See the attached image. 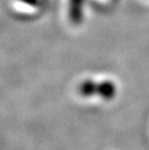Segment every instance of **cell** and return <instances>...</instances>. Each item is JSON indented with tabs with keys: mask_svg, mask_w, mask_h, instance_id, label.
<instances>
[{
	"mask_svg": "<svg viewBox=\"0 0 149 150\" xmlns=\"http://www.w3.org/2000/svg\"><path fill=\"white\" fill-rule=\"evenodd\" d=\"M84 0H69V18L74 24H80L83 20Z\"/></svg>",
	"mask_w": 149,
	"mask_h": 150,
	"instance_id": "obj_1",
	"label": "cell"
},
{
	"mask_svg": "<svg viewBox=\"0 0 149 150\" xmlns=\"http://www.w3.org/2000/svg\"><path fill=\"white\" fill-rule=\"evenodd\" d=\"M18 1L30 7H39L41 5V0H18Z\"/></svg>",
	"mask_w": 149,
	"mask_h": 150,
	"instance_id": "obj_4",
	"label": "cell"
},
{
	"mask_svg": "<svg viewBox=\"0 0 149 150\" xmlns=\"http://www.w3.org/2000/svg\"><path fill=\"white\" fill-rule=\"evenodd\" d=\"M116 95V85L113 81L106 79L98 82V92L97 96H99L106 101H110Z\"/></svg>",
	"mask_w": 149,
	"mask_h": 150,
	"instance_id": "obj_2",
	"label": "cell"
},
{
	"mask_svg": "<svg viewBox=\"0 0 149 150\" xmlns=\"http://www.w3.org/2000/svg\"><path fill=\"white\" fill-rule=\"evenodd\" d=\"M78 92L82 97L85 98L96 96L98 92V82L93 79H85L78 86Z\"/></svg>",
	"mask_w": 149,
	"mask_h": 150,
	"instance_id": "obj_3",
	"label": "cell"
}]
</instances>
